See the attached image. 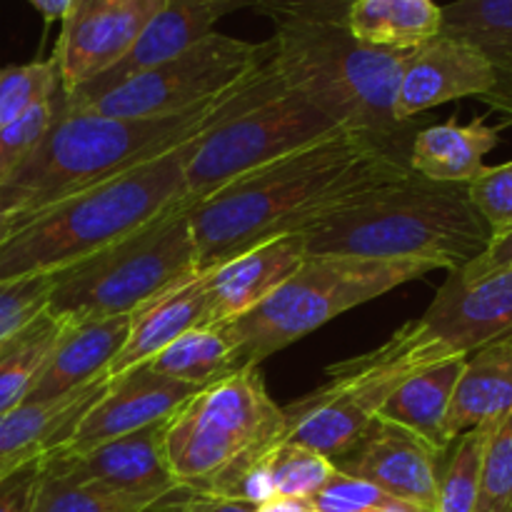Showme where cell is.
<instances>
[{
	"label": "cell",
	"instance_id": "obj_26",
	"mask_svg": "<svg viewBox=\"0 0 512 512\" xmlns=\"http://www.w3.org/2000/svg\"><path fill=\"white\" fill-rule=\"evenodd\" d=\"M145 365L165 378L180 380L195 388H208L238 370H245L240 365L238 338L230 330V323L200 325V328L188 330Z\"/></svg>",
	"mask_w": 512,
	"mask_h": 512
},
{
	"label": "cell",
	"instance_id": "obj_38",
	"mask_svg": "<svg viewBox=\"0 0 512 512\" xmlns=\"http://www.w3.org/2000/svg\"><path fill=\"white\" fill-rule=\"evenodd\" d=\"M43 460H33L0 478V512H33Z\"/></svg>",
	"mask_w": 512,
	"mask_h": 512
},
{
	"label": "cell",
	"instance_id": "obj_15",
	"mask_svg": "<svg viewBox=\"0 0 512 512\" xmlns=\"http://www.w3.org/2000/svg\"><path fill=\"white\" fill-rule=\"evenodd\" d=\"M200 390L205 388L165 378L150 370L148 365H138L118 378H110L105 395L85 413L68 443L50 455L88 453L108 440L138 433L155 423H165Z\"/></svg>",
	"mask_w": 512,
	"mask_h": 512
},
{
	"label": "cell",
	"instance_id": "obj_32",
	"mask_svg": "<svg viewBox=\"0 0 512 512\" xmlns=\"http://www.w3.org/2000/svg\"><path fill=\"white\" fill-rule=\"evenodd\" d=\"M273 498L310 500L335 473L333 460L305 445L283 440L268 460Z\"/></svg>",
	"mask_w": 512,
	"mask_h": 512
},
{
	"label": "cell",
	"instance_id": "obj_23",
	"mask_svg": "<svg viewBox=\"0 0 512 512\" xmlns=\"http://www.w3.org/2000/svg\"><path fill=\"white\" fill-rule=\"evenodd\" d=\"M512 415V343H495L465 358L448 413V435L493 425Z\"/></svg>",
	"mask_w": 512,
	"mask_h": 512
},
{
	"label": "cell",
	"instance_id": "obj_24",
	"mask_svg": "<svg viewBox=\"0 0 512 512\" xmlns=\"http://www.w3.org/2000/svg\"><path fill=\"white\" fill-rule=\"evenodd\" d=\"M465 358H448L428 365L425 370L405 380L383 405L378 418L393 420L428 440L440 453L450 448L448 413L458 380L463 375Z\"/></svg>",
	"mask_w": 512,
	"mask_h": 512
},
{
	"label": "cell",
	"instance_id": "obj_6",
	"mask_svg": "<svg viewBox=\"0 0 512 512\" xmlns=\"http://www.w3.org/2000/svg\"><path fill=\"white\" fill-rule=\"evenodd\" d=\"M288 438L285 410L258 368L200 390L165 420V458L178 488L220 495Z\"/></svg>",
	"mask_w": 512,
	"mask_h": 512
},
{
	"label": "cell",
	"instance_id": "obj_22",
	"mask_svg": "<svg viewBox=\"0 0 512 512\" xmlns=\"http://www.w3.org/2000/svg\"><path fill=\"white\" fill-rule=\"evenodd\" d=\"M503 128L505 123L493 128L483 118L420 128L410 145V170L435 183H470L483 170L485 155L500 145Z\"/></svg>",
	"mask_w": 512,
	"mask_h": 512
},
{
	"label": "cell",
	"instance_id": "obj_28",
	"mask_svg": "<svg viewBox=\"0 0 512 512\" xmlns=\"http://www.w3.org/2000/svg\"><path fill=\"white\" fill-rule=\"evenodd\" d=\"M68 325L70 320L45 310L28 328L0 343V415L25 403Z\"/></svg>",
	"mask_w": 512,
	"mask_h": 512
},
{
	"label": "cell",
	"instance_id": "obj_20",
	"mask_svg": "<svg viewBox=\"0 0 512 512\" xmlns=\"http://www.w3.org/2000/svg\"><path fill=\"white\" fill-rule=\"evenodd\" d=\"M200 325H208V290L203 273L173 285L130 315L128 340L105 375L118 378L138 365L150 363L173 340Z\"/></svg>",
	"mask_w": 512,
	"mask_h": 512
},
{
	"label": "cell",
	"instance_id": "obj_12",
	"mask_svg": "<svg viewBox=\"0 0 512 512\" xmlns=\"http://www.w3.org/2000/svg\"><path fill=\"white\" fill-rule=\"evenodd\" d=\"M168 0H73L53 58L70 95L120 63Z\"/></svg>",
	"mask_w": 512,
	"mask_h": 512
},
{
	"label": "cell",
	"instance_id": "obj_30",
	"mask_svg": "<svg viewBox=\"0 0 512 512\" xmlns=\"http://www.w3.org/2000/svg\"><path fill=\"white\" fill-rule=\"evenodd\" d=\"M158 500L163 498L120 493L98 483H75L43 470L33 512H145Z\"/></svg>",
	"mask_w": 512,
	"mask_h": 512
},
{
	"label": "cell",
	"instance_id": "obj_27",
	"mask_svg": "<svg viewBox=\"0 0 512 512\" xmlns=\"http://www.w3.org/2000/svg\"><path fill=\"white\" fill-rule=\"evenodd\" d=\"M440 15V35L473 45L495 65L493 93L512 88V0H453L440 5Z\"/></svg>",
	"mask_w": 512,
	"mask_h": 512
},
{
	"label": "cell",
	"instance_id": "obj_29",
	"mask_svg": "<svg viewBox=\"0 0 512 512\" xmlns=\"http://www.w3.org/2000/svg\"><path fill=\"white\" fill-rule=\"evenodd\" d=\"M493 425H478L458 435L445 450L438 478V500L435 512H473L478 500L480 475H483L485 450H488Z\"/></svg>",
	"mask_w": 512,
	"mask_h": 512
},
{
	"label": "cell",
	"instance_id": "obj_31",
	"mask_svg": "<svg viewBox=\"0 0 512 512\" xmlns=\"http://www.w3.org/2000/svg\"><path fill=\"white\" fill-rule=\"evenodd\" d=\"M60 93V73L55 58L33 60L25 65H3L0 68V128L15 123L48 103Z\"/></svg>",
	"mask_w": 512,
	"mask_h": 512
},
{
	"label": "cell",
	"instance_id": "obj_19",
	"mask_svg": "<svg viewBox=\"0 0 512 512\" xmlns=\"http://www.w3.org/2000/svg\"><path fill=\"white\" fill-rule=\"evenodd\" d=\"M308 258L303 233L275 235L255 243L235 258L205 270L208 290V325L230 323L250 313L280 288Z\"/></svg>",
	"mask_w": 512,
	"mask_h": 512
},
{
	"label": "cell",
	"instance_id": "obj_33",
	"mask_svg": "<svg viewBox=\"0 0 512 512\" xmlns=\"http://www.w3.org/2000/svg\"><path fill=\"white\" fill-rule=\"evenodd\" d=\"M473 512H512V415L490 435Z\"/></svg>",
	"mask_w": 512,
	"mask_h": 512
},
{
	"label": "cell",
	"instance_id": "obj_3",
	"mask_svg": "<svg viewBox=\"0 0 512 512\" xmlns=\"http://www.w3.org/2000/svg\"><path fill=\"white\" fill-rule=\"evenodd\" d=\"M353 0H268L255 13L273 20V63L285 88L303 95L345 130L410 150L418 120L393 118L408 53L368 48L348 28Z\"/></svg>",
	"mask_w": 512,
	"mask_h": 512
},
{
	"label": "cell",
	"instance_id": "obj_13",
	"mask_svg": "<svg viewBox=\"0 0 512 512\" xmlns=\"http://www.w3.org/2000/svg\"><path fill=\"white\" fill-rule=\"evenodd\" d=\"M415 325L438 360L512 343V270L478 280H463L453 270Z\"/></svg>",
	"mask_w": 512,
	"mask_h": 512
},
{
	"label": "cell",
	"instance_id": "obj_10",
	"mask_svg": "<svg viewBox=\"0 0 512 512\" xmlns=\"http://www.w3.org/2000/svg\"><path fill=\"white\" fill-rule=\"evenodd\" d=\"M340 125L295 90L280 85L268 98L210 128L185 163V203H203L233 180L303 150Z\"/></svg>",
	"mask_w": 512,
	"mask_h": 512
},
{
	"label": "cell",
	"instance_id": "obj_8",
	"mask_svg": "<svg viewBox=\"0 0 512 512\" xmlns=\"http://www.w3.org/2000/svg\"><path fill=\"white\" fill-rule=\"evenodd\" d=\"M188 210H170L138 233L55 275L50 313L70 323L133 315L140 305L198 275Z\"/></svg>",
	"mask_w": 512,
	"mask_h": 512
},
{
	"label": "cell",
	"instance_id": "obj_45",
	"mask_svg": "<svg viewBox=\"0 0 512 512\" xmlns=\"http://www.w3.org/2000/svg\"><path fill=\"white\" fill-rule=\"evenodd\" d=\"M488 98H490V95H488Z\"/></svg>",
	"mask_w": 512,
	"mask_h": 512
},
{
	"label": "cell",
	"instance_id": "obj_11",
	"mask_svg": "<svg viewBox=\"0 0 512 512\" xmlns=\"http://www.w3.org/2000/svg\"><path fill=\"white\" fill-rule=\"evenodd\" d=\"M273 58V40L210 33L183 53L130 75L80 108L105 118H168L220 98ZM60 100V95H58Z\"/></svg>",
	"mask_w": 512,
	"mask_h": 512
},
{
	"label": "cell",
	"instance_id": "obj_18",
	"mask_svg": "<svg viewBox=\"0 0 512 512\" xmlns=\"http://www.w3.org/2000/svg\"><path fill=\"white\" fill-rule=\"evenodd\" d=\"M163 433L165 423H155L88 453L48 455L43 458V470L75 483H98L120 493L165 498L178 490V483L165 458Z\"/></svg>",
	"mask_w": 512,
	"mask_h": 512
},
{
	"label": "cell",
	"instance_id": "obj_43",
	"mask_svg": "<svg viewBox=\"0 0 512 512\" xmlns=\"http://www.w3.org/2000/svg\"><path fill=\"white\" fill-rule=\"evenodd\" d=\"M483 103H488L490 108H495V110H500V113L505 115V125H510L512 123V88H508V90H498V93H493L490 95V98H485Z\"/></svg>",
	"mask_w": 512,
	"mask_h": 512
},
{
	"label": "cell",
	"instance_id": "obj_25",
	"mask_svg": "<svg viewBox=\"0 0 512 512\" xmlns=\"http://www.w3.org/2000/svg\"><path fill=\"white\" fill-rule=\"evenodd\" d=\"M440 23L435 0H353L348 8L350 33L368 48L408 53L438 38Z\"/></svg>",
	"mask_w": 512,
	"mask_h": 512
},
{
	"label": "cell",
	"instance_id": "obj_2",
	"mask_svg": "<svg viewBox=\"0 0 512 512\" xmlns=\"http://www.w3.org/2000/svg\"><path fill=\"white\" fill-rule=\"evenodd\" d=\"M283 85L273 58L220 98L168 118H105L65 110L55 98V120L23 168L0 188V225L115 178L208 133ZM60 95V93H58Z\"/></svg>",
	"mask_w": 512,
	"mask_h": 512
},
{
	"label": "cell",
	"instance_id": "obj_36",
	"mask_svg": "<svg viewBox=\"0 0 512 512\" xmlns=\"http://www.w3.org/2000/svg\"><path fill=\"white\" fill-rule=\"evenodd\" d=\"M470 200L480 218L488 223L490 235L498 238L512 230V160L488 168L483 165L478 175L468 183Z\"/></svg>",
	"mask_w": 512,
	"mask_h": 512
},
{
	"label": "cell",
	"instance_id": "obj_17",
	"mask_svg": "<svg viewBox=\"0 0 512 512\" xmlns=\"http://www.w3.org/2000/svg\"><path fill=\"white\" fill-rule=\"evenodd\" d=\"M263 3H268V0H168L165 8L155 15L153 23L140 35L135 48L115 68H110L100 78L90 80L75 93H60V105L63 108H80V105L90 103L113 85L123 83L130 75L140 73L150 65L163 63V60L188 50L198 40L208 38L210 33H215V25L225 15L238 13V10H258Z\"/></svg>",
	"mask_w": 512,
	"mask_h": 512
},
{
	"label": "cell",
	"instance_id": "obj_1",
	"mask_svg": "<svg viewBox=\"0 0 512 512\" xmlns=\"http://www.w3.org/2000/svg\"><path fill=\"white\" fill-rule=\"evenodd\" d=\"M410 150L358 130L243 175L188 210L198 270L215 268L275 235L305 233L373 190L410 175Z\"/></svg>",
	"mask_w": 512,
	"mask_h": 512
},
{
	"label": "cell",
	"instance_id": "obj_7",
	"mask_svg": "<svg viewBox=\"0 0 512 512\" xmlns=\"http://www.w3.org/2000/svg\"><path fill=\"white\" fill-rule=\"evenodd\" d=\"M428 273H433L430 265L405 260L308 255L275 293L250 313L230 320V330L238 338L240 365L258 368L265 358L298 343L338 315Z\"/></svg>",
	"mask_w": 512,
	"mask_h": 512
},
{
	"label": "cell",
	"instance_id": "obj_21",
	"mask_svg": "<svg viewBox=\"0 0 512 512\" xmlns=\"http://www.w3.org/2000/svg\"><path fill=\"white\" fill-rule=\"evenodd\" d=\"M128 333L130 315L70 323L25 400H53L103 378L128 340Z\"/></svg>",
	"mask_w": 512,
	"mask_h": 512
},
{
	"label": "cell",
	"instance_id": "obj_35",
	"mask_svg": "<svg viewBox=\"0 0 512 512\" xmlns=\"http://www.w3.org/2000/svg\"><path fill=\"white\" fill-rule=\"evenodd\" d=\"M55 98L48 103H40L38 108L25 113L15 123L0 128V188L23 168L25 160L35 153V148L48 135L55 120Z\"/></svg>",
	"mask_w": 512,
	"mask_h": 512
},
{
	"label": "cell",
	"instance_id": "obj_9",
	"mask_svg": "<svg viewBox=\"0 0 512 512\" xmlns=\"http://www.w3.org/2000/svg\"><path fill=\"white\" fill-rule=\"evenodd\" d=\"M440 363L415 320L395 330L380 348L325 370L328 380L285 410L288 438L330 460H338L363 438L390 395L408 378Z\"/></svg>",
	"mask_w": 512,
	"mask_h": 512
},
{
	"label": "cell",
	"instance_id": "obj_16",
	"mask_svg": "<svg viewBox=\"0 0 512 512\" xmlns=\"http://www.w3.org/2000/svg\"><path fill=\"white\" fill-rule=\"evenodd\" d=\"M498 88V70L473 45L438 35L410 50L395 95L393 118L398 123L418 120L425 110L450 100H485Z\"/></svg>",
	"mask_w": 512,
	"mask_h": 512
},
{
	"label": "cell",
	"instance_id": "obj_44",
	"mask_svg": "<svg viewBox=\"0 0 512 512\" xmlns=\"http://www.w3.org/2000/svg\"><path fill=\"white\" fill-rule=\"evenodd\" d=\"M380 512H433V510H425V508H420V505H413V503H403V500H393L388 508H383Z\"/></svg>",
	"mask_w": 512,
	"mask_h": 512
},
{
	"label": "cell",
	"instance_id": "obj_37",
	"mask_svg": "<svg viewBox=\"0 0 512 512\" xmlns=\"http://www.w3.org/2000/svg\"><path fill=\"white\" fill-rule=\"evenodd\" d=\"M395 498L385 495L368 480L353 478L348 473L330 475L328 483L308 500L313 512H380L388 508Z\"/></svg>",
	"mask_w": 512,
	"mask_h": 512
},
{
	"label": "cell",
	"instance_id": "obj_42",
	"mask_svg": "<svg viewBox=\"0 0 512 512\" xmlns=\"http://www.w3.org/2000/svg\"><path fill=\"white\" fill-rule=\"evenodd\" d=\"M258 512H313L308 500H290V498H275L270 503L260 505Z\"/></svg>",
	"mask_w": 512,
	"mask_h": 512
},
{
	"label": "cell",
	"instance_id": "obj_14",
	"mask_svg": "<svg viewBox=\"0 0 512 512\" xmlns=\"http://www.w3.org/2000/svg\"><path fill=\"white\" fill-rule=\"evenodd\" d=\"M443 458L445 453L413 430L375 418L363 438L343 458L333 460V465L340 473L368 480L390 498L435 512Z\"/></svg>",
	"mask_w": 512,
	"mask_h": 512
},
{
	"label": "cell",
	"instance_id": "obj_34",
	"mask_svg": "<svg viewBox=\"0 0 512 512\" xmlns=\"http://www.w3.org/2000/svg\"><path fill=\"white\" fill-rule=\"evenodd\" d=\"M55 275L0 280V343L28 328L50 308Z\"/></svg>",
	"mask_w": 512,
	"mask_h": 512
},
{
	"label": "cell",
	"instance_id": "obj_5",
	"mask_svg": "<svg viewBox=\"0 0 512 512\" xmlns=\"http://www.w3.org/2000/svg\"><path fill=\"white\" fill-rule=\"evenodd\" d=\"M308 255H353L460 270L490 245L488 223L468 183H435L410 173L305 230Z\"/></svg>",
	"mask_w": 512,
	"mask_h": 512
},
{
	"label": "cell",
	"instance_id": "obj_39",
	"mask_svg": "<svg viewBox=\"0 0 512 512\" xmlns=\"http://www.w3.org/2000/svg\"><path fill=\"white\" fill-rule=\"evenodd\" d=\"M145 512H258V508L255 505L218 498V495L178 488L175 493L165 495L163 500H158L153 508Z\"/></svg>",
	"mask_w": 512,
	"mask_h": 512
},
{
	"label": "cell",
	"instance_id": "obj_40",
	"mask_svg": "<svg viewBox=\"0 0 512 512\" xmlns=\"http://www.w3.org/2000/svg\"><path fill=\"white\" fill-rule=\"evenodd\" d=\"M500 270H512V230L490 240V245L478 255V258L470 260L468 265H463V268L455 270V273L463 280H478L483 278V275L500 273Z\"/></svg>",
	"mask_w": 512,
	"mask_h": 512
},
{
	"label": "cell",
	"instance_id": "obj_41",
	"mask_svg": "<svg viewBox=\"0 0 512 512\" xmlns=\"http://www.w3.org/2000/svg\"><path fill=\"white\" fill-rule=\"evenodd\" d=\"M70 3H73V0H30V5H33V8L43 15L45 23L63 20L65 13H68Z\"/></svg>",
	"mask_w": 512,
	"mask_h": 512
},
{
	"label": "cell",
	"instance_id": "obj_4",
	"mask_svg": "<svg viewBox=\"0 0 512 512\" xmlns=\"http://www.w3.org/2000/svg\"><path fill=\"white\" fill-rule=\"evenodd\" d=\"M203 135L0 225V280L58 275L138 233L160 215L190 208L183 198L185 163Z\"/></svg>",
	"mask_w": 512,
	"mask_h": 512
}]
</instances>
